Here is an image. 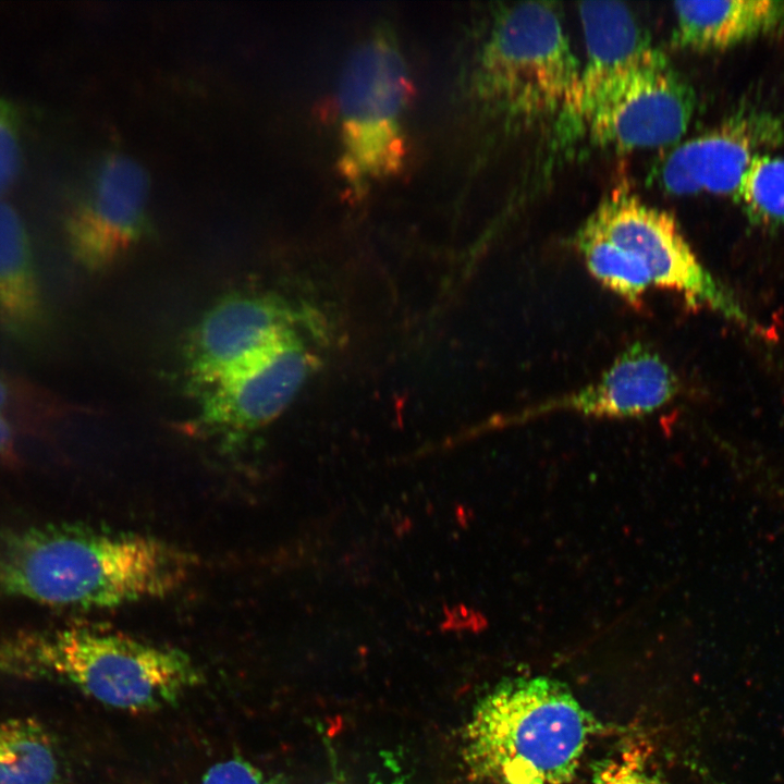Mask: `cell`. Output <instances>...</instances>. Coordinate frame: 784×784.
<instances>
[{
    "instance_id": "cell-7",
    "label": "cell",
    "mask_w": 784,
    "mask_h": 784,
    "mask_svg": "<svg viewBox=\"0 0 784 784\" xmlns=\"http://www.w3.org/2000/svg\"><path fill=\"white\" fill-rule=\"evenodd\" d=\"M694 102L690 87L652 48L600 89L580 121L603 146L660 147L685 134Z\"/></svg>"
},
{
    "instance_id": "cell-3",
    "label": "cell",
    "mask_w": 784,
    "mask_h": 784,
    "mask_svg": "<svg viewBox=\"0 0 784 784\" xmlns=\"http://www.w3.org/2000/svg\"><path fill=\"white\" fill-rule=\"evenodd\" d=\"M0 677L60 679L130 712L173 706L204 679L180 649L88 628L0 642Z\"/></svg>"
},
{
    "instance_id": "cell-22",
    "label": "cell",
    "mask_w": 784,
    "mask_h": 784,
    "mask_svg": "<svg viewBox=\"0 0 784 784\" xmlns=\"http://www.w3.org/2000/svg\"><path fill=\"white\" fill-rule=\"evenodd\" d=\"M326 743H327V751H328V759H329V767H330V776H329L328 784H350L344 770L340 765L338 756L334 752V748L327 739H326Z\"/></svg>"
},
{
    "instance_id": "cell-20",
    "label": "cell",
    "mask_w": 784,
    "mask_h": 784,
    "mask_svg": "<svg viewBox=\"0 0 784 784\" xmlns=\"http://www.w3.org/2000/svg\"><path fill=\"white\" fill-rule=\"evenodd\" d=\"M22 162L20 123L14 107L0 96V195L19 174Z\"/></svg>"
},
{
    "instance_id": "cell-25",
    "label": "cell",
    "mask_w": 784,
    "mask_h": 784,
    "mask_svg": "<svg viewBox=\"0 0 784 784\" xmlns=\"http://www.w3.org/2000/svg\"><path fill=\"white\" fill-rule=\"evenodd\" d=\"M373 784H383V783H381V782H373ZM387 784H405V783H404L402 780H395V781L389 782V783H387Z\"/></svg>"
},
{
    "instance_id": "cell-14",
    "label": "cell",
    "mask_w": 784,
    "mask_h": 784,
    "mask_svg": "<svg viewBox=\"0 0 784 784\" xmlns=\"http://www.w3.org/2000/svg\"><path fill=\"white\" fill-rule=\"evenodd\" d=\"M46 311L32 244L17 211L0 201V326L19 340H34Z\"/></svg>"
},
{
    "instance_id": "cell-2",
    "label": "cell",
    "mask_w": 784,
    "mask_h": 784,
    "mask_svg": "<svg viewBox=\"0 0 784 784\" xmlns=\"http://www.w3.org/2000/svg\"><path fill=\"white\" fill-rule=\"evenodd\" d=\"M598 722L562 682L504 679L475 705L462 757L471 780L491 784H568Z\"/></svg>"
},
{
    "instance_id": "cell-21",
    "label": "cell",
    "mask_w": 784,
    "mask_h": 784,
    "mask_svg": "<svg viewBox=\"0 0 784 784\" xmlns=\"http://www.w3.org/2000/svg\"><path fill=\"white\" fill-rule=\"evenodd\" d=\"M200 784H280L253 763L231 758L211 765Z\"/></svg>"
},
{
    "instance_id": "cell-12",
    "label": "cell",
    "mask_w": 784,
    "mask_h": 784,
    "mask_svg": "<svg viewBox=\"0 0 784 784\" xmlns=\"http://www.w3.org/2000/svg\"><path fill=\"white\" fill-rule=\"evenodd\" d=\"M678 390V379L669 364L653 348L635 342L595 382L534 405L525 415L571 411L601 418L644 417L669 405Z\"/></svg>"
},
{
    "instance_id": "cell-15",
    "label": "cell",
    "mask_w": 784,
    "mask_h": 784,
    "mask_svg": "<svg viewBox=\"0 0 784 784\" xmlns=\"http://www.w3.org/2000/svg\"><path fill=\"white\" fill-rule=\"evenodd\" d=\"M673 44L710 50L770 33L784 22V2L770 0L677 1Z\"/></svg>"
},
{
    "instance_id": "cell-9",
    "label": "cell",
    "mask_w": 784,
    "mask_h": 784,
    "mask_svg": "<svg viewBox=\"0 0 784 784\" xmlns=\"http://www.w3.org/2000/svg\"><path fill=\"white\" fill-rule=\"evenodd\" d=\"M147 197L148 177L139 163L121 154L106 156L68 218L70 249L78 264L105 270L136 243L146 229Z\"/></svg>"
},
{
    "instance_id": "cell-13",
    "label": "cell",
    "mask_w": 784,
    "mask_h": 784,
    "mask_svg": "<svg viewBox=\"0 0 784 784\" xmlns=\"http://www.w3.org/2000/svg\"><path fill=\"white\" fill-rule=\"evenodd\" d=\"M587 62L580 71L572 117L579 121L600 89L652 47L630 10L617 1H586L579 4Z\"/></svg>"
},
{
    "instance_id": "cell-8",
    "label": "cell",
    "mask_w": 784,
    "mask_h": 784,
    "mask_svg": "<svg viewBox=\"0 0 784 784\" xmlns=\"http://www.w3.org/2000/svg\"><path fill=\"white\" fill-rule=\"evenodd\" d=\"M317 365L316 357L292 333L204 389L198 417L201 427L232 437L264 427L287 407Z\"/></svg>"
},
{
    "instance_id": "cell-10",
    "label": "cell",
    "mask_w": 784,
    "mask_h": 784,
    "mask_svg": "<svg viewBox=\"0 0 784 784\" xmlns=\"http://www.w3.org/2000/svg\"><path fill=\"white\" fill-rule=\"evenodd\" d=\"M290 309L278 298L256 292H234L220 298L201 317L188 347L192 382L206 389L294 333Z\"/></svg>"
},
{
    "instance_id": "cell-18",
    "label": "cell",
    "mask_w": 784,
    "mask_h": 784,
    "mask_svg": "<svg viewBox=\"0 0 784 784\" xmlns=\"http://www.w3.org/2000/svg\"><path fill=\"white\" fill-rule=\"evenodd\" d=\"M735 196L751 220L783 224L784 159L757 156L743 175Z\"/></svg>"
},
{
    "instance_id": "cell-24",
    "label": "cell",
    "mask_w": 784,
    "mask_h": 784,
    "mask_svg": "<svg viewBox=\"0 0 784 784\" xmlns=\"http://www.w3.org/2000/svg\"><path fill=\"white\" fill-rule=\"evenodd\" d=\"M8 396H9V389L7 387V383L0 377V412L7 404Z\"/></svg>"
},
{
    "instance_id": "cell-23",
    "label": "cell",
    "mask_w": 784,
    "mask_h": 784,
    "mask_svg": "<svg viewBox=\"0 0 784 784\" xmlns=\"http://www.w3.org/2000/svg\"><path fill=\"white\" fill-rule=\"evenodd\" d=\"M13 445L12 430L8 421L0 415V456L11 454Z\"/></svg>"
},
{
    "instance_id": "cell-16",
    "label": "cell",
    "mask_w": 784,
    "mask_h": 784,
    "mask_svg": "<svg viewBox=\"0 0 784 784\" xmlns=\"http://www.w3.org/2000/svg\"><path fill=\"white\" fill-rule=\"evenodd\" d=\"M51 735L34 719L0 720V784H61Z\"/></svg>"
},
{
    "instance_id": "cell-4",
    "label": "cell",
    "mask_w": 784,
    "mask_h": 784,
    "mask_svg": "<svg viewBox=\"0 0 784 784\" xmlns=\"http://www.w3.org/2000/svg\"><path fill=\"white\" fill-rule=\"evenodd\" d=\"M408 68L392 35L378 29L351 50L338 85L340 173L357 192L397 174L407 157Z\"/></svg>"
},
{
    "instance_id": "cell-11",
    "label": "cell",
    "mask_w": 784,
    "mask_h": 784,
    "mask_svg": "<svg viewBox=\"0 0 784 784\" xmlns=\"http://www.w3.org/2000/svg\"><path fill=\"white\" fill-rule=\"evenodd\" d=\"M783 142L782 119L764 112L737 113L677 145L660 164L658 179L671 194L735 195L751 161Z\"/></svg>"
},
{
    "instance_id": "cell-5",
    "label": "cell",
    "mask_w": 784,
    "mask_h": 784,
    "mask_svg": "<svg viewBox=\"0 0 784 784\" xmlns=\"http://www.w3.org/2000/svg\"><path fill=\"white\" fill-rule=\"evenodd\" d=\"M579 77L551 3H516L497 17L480 56L479 89L499 109L520 119L571 115Z\"/></svg>"
},
{
    "instance_id": "cell-19",
    "label": "cell",
    "mask_w": 784,
    "mask_h": 784,
    "mask_svg": "<svg viewBox=\"0 0 784 784\" xmlns=\"http://www.w3.org/2000/svg\"><path fill=\"white\" fill-rule=\"evenodd\" d=\"M591 779L592 784H670L650 752L638 745H627L597 760Z\"/></svg>"
},
{
    "instance_id": "cell-1",
    "label": "cell",
    "mask_w": 784,
    "mask_h": 784,
    "mask_svg": "<svg viewBox=\"0 0 784 784\" xmlns=\"http://www.w3.org/2000/svg\"><path fill=\"white\" fill-rule=\"evenodd\" d=\"M196 565L189 552L150 536L48 525L0 547V592L49 605L108 609L172 593Z\"/></svg>"
},
{
    "instance_id": "cell-17",
    "label": "cell",
    "mask_w": 784,
    "mask_h": 784,
    "mask_svg": "<svg viewBox=\"0 0 784 784\" xmlns=\"http://www.w3.org/2000/svg\"><path fill=\"white\" fill-rule=\"evenodd\" d=\"M576 246L589 273L628 304L639 307L652 285L645 265L608 238L589 220L576 236Z\"/></svg>"
},
{
    "instance_id": "cell-6",
    "label": "cell",
    "mask_w": 784,
    "mask_h": 784,
    "mask_svg": "<svg viewBox=\"0 0 784 784\" xmlns=\"http://www.w3.org/2000/svg\"><path fill=\"white\" fill-rule=\"evenodd\" d=\"M588 220L645 265L652 285L681 294L689 306L708 308L743 327L755 328L734 296L698 260L667 212L626 191H617Z\"/></svg>"
}]
</instances>
